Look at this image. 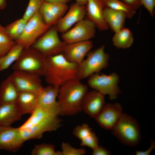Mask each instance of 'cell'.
<instances>
[{
	"mask_svg": "<svg viewBox=\"0 0 155 155\" xmlns=\"http://www.w3.org/2000/svg\"><path fill=\"white\" fill-rule=\"evenodd\" d=\"M88 89L86 85L77 79L61 86L57 96L60 109V115L72 116L82 111L83 101Z\"/></svg>",
	"mask_w": 155,
	"mask_h": 155,
	"instance_id": "6da1fadb",
	"label": "cell"
},
{
	"mask_svg": "<svg viewBox=\"0 0 155 155\" xmlns=\"http://www.w3.org/2000/svg\"><path fill=\"white\" fill-rule=\"evenodd\" d=\"M78 64L67 60L62 53L46 57L44 77L49 85L59 88L77 79Z\"/></svg>",
	"mask_w": 155,
	"mask_h": 155,
	"instance_id": "7a4b0ae2",
	"label": "cell"
},
{
	"mask_svg": "<svg viewBox=\"0 0 155 155\" xmlns=\"http://www.w3.org/2000/svg\"><path fill=\"white\" fill-rule=\"evenodd\" d=\"M113 134L122 144L134 147L141 139L139 124L133 117L123 113L119 121L111 130Z\"/></svg>",
	"mask_w": 155,
	"mask_h": 155,
	"instance_id": "3957f363",
	"label": "cell"
},
{
	"mask_svg": "<svg viewBox=\"0 0 155 155\" xmlns=\"http://www.w3.org/2000/svg\"><path fill=\"white\" fill-rule=\"evenodd\" d=\"M46 60V57L33 48H24L12 69L13 71H24L44 76Z\"/></svg>",
	"mask_w": 155,
	"mask_h": 155,
	"instance_id": "277c9868",
	"label": "cell"
},
{
	"mask_svg": "<svg viewBox=\"0 0 155 155\" xmlns=\"http://www.w3.org/2000/svg\"><path fill=\"white\" fill-rule=\"evenodd\" d=\"M105 46L90 51L87 57L78 64L77 79L80 80L89 77L106 68L109 65V55L105 52Z\"/></svg>",
	"mask_w": 155,
	"mask_h": 155,
	"instance_id": "5b68a950",
	"label": "cell"
},
{
	"mask_svg": "<svg viewBox=\"0 0 155 155\" xmlns=\"http://www.w3.org/2000/svg\"><path fill=\"white\" fill-rule=\"evenodd\" d=\"M55 25L50 27L30 47L47 57L62 53L66 43L61 41Z\"/></svg>",
	"mask_w": 155,
	"mask_h": 155,
	"instance_id": "8992f818",
	"label": "cell"
},
{
	"mask_svg": "<svg viewBox=\"0 0 155 155\" xmlns=\"http://www.w3.org/2000/svg\"><path fill=\"white\" fill-rule=\"evenodd\" d=\"M88 78L87 83L90 87L104 95H108L111 100L116 99L120 92L119 77L115 72L109 75L98 73Z\"/></svg>",
	"mask_w": 155,
	"mask_h": 155,
	"instance_id": "52a82bcc",
	"label": "cell"
},
{
	"mask_svg": "<svg viewBox=\"0 0 155 155\" xmlns=\"http://www.w3.org/2000/svg\"><path fill=\"white\" fill-rule=\"evenodd\" d=\"M50 27L45 23L39 11L27 21L22 34L16 42L25 48H29Z\"/></svg>",
	"mask_w": 155,
	"mask_h": 155,
	"instance_id": "ba28073f",
	"label": "cell"
},
{
	"mask_svg": "<svg viewBox=\"0 0 155 155\" xmlns=\"http://www.w3.org/2000/svg\"><path fill=\"white\" fill-rule=\"evenodd\" d=\"M96 28L92 21L85 18L72 28L62 33L61 36L67 44L89 40L94 37Z\"/></svg>",
	"mask_w": 155,
	"mask_h": 155,
	"instance_id": "9c48e42d",
	"label": "cell"
},
{
	"mask_svg": "<svg viewBox=\"0 0 155 155\" xmlns=\"http://www.w3.org/2000/svg\"><path fill=\"white\" fill-rule=\"evenodd\" d=\"M61 121L58 116L53 115L30 127L20 128L21 134L24 142L40 138L44 132L55 131L59 128L61 126Z\"/></svg>",
	"mask_w": 155,
	"mask_h": 155,
	"instance_id": "30bf717a",
	"label": "cell"
},
{
	"mask_svg": "<svg viewBox=\"0 0 155 155\" xmlns=\"http://www.w3.org/2000/svg\"><path fill=\"white\" fill-rule=\"evenodd\" d=\"M17 90L38 94L44 87L40 76L30 73L14 71L10 75Z\"/></svg>",
	"mask_w": 155,
	"mask_h": 155,
	"instance_id": "8fae6325",
	"label": "cell"
},
{
	"mask_svg": "<svg viewBox=\"0 0 155 155\" xmlns=\"http://www.w3.org/2000/svg\"><path fill=\"white\" fill-rule=\"evenodd\" d=\"M24 142L20 127L0 126V149L14 152Z\"/></svg>",
	"mask_w": 155,
	"mask_h": 155,
	"instance_id": "7c38bea8",
	"label": "cell"
},
{
	"mask_svg": "<svg viewBox=\"0 0 155 155\" xmlns=\"http://www.w3.org/2000/svg\"><path fill=\"white\" fill-rule=\"evenodd\" d=\"M123 113V108L119 103H108L105 104L95 119L101 127L106 130H111Z\"/></svg>",
	"mask_w": 155,
	"mask_h": 155,
	"instance_id": "4fadbf2b",
	"label": "cell"
},
{
	"mask_svg": "<svg viewBox=\"0 0 155 155\" xmlns=\"http://www.w3.org/2000/svg\"><path fill=\"white\" fill-rule=\"evenodd\" d=\"M86 7L76 2L71 4L65 14L55 24L58 32L63 33L85 17Z\"/></svg>",
	"mask_w": 155,
	"mask_h": 155,
	"instance_id": "5bb4252c",
	"label": "cell"
},
{
	"mask_svg": "<svg viewBox=\"0 0 155 155\" xmlns=\"http://www.w3.org/2000/svg\"><path fill=\"white\" fill-rule=\"evenodd\" d=\"M59 88L49 85L43 87L38 95L37 105L57 115H60V108L57 98Z\"/></svg>",
	"mask_w": 155,
	"mask_h": 155,
	"instance_id": "9a60e30c",
	"label": "cell"
},
{
	"mask_svg": "<svg viewBox=\"0 0 155 155\" xmlns=\"http://www.w3.org/2000/svg\"><path fill=\"white\" fill-rule=\"evenodd\" d=\"M93 46V42L90 40L67 44L62 54L69 61L79 64Z\"/></svg>",
	"mask_w": 155,
	"mask_h": 155,
	"instance_id": "2e32d148",
	"label": "cell"
},
{
	"mask_svg": "<svg viewBox=\"0 0 155 155\" xmlns=\"http://www.w3.org/2000/svg\"><path fill=\"white\" fill-rule=\"evenodd\" d=\"M69 7L67 4L53 3L43 1L39 12L46 25H55L65 14Z\"/></svg>",
	"mask_w": 155,
	"mask_h": 155,
	"instance_id": "e0dca14e",
	"label": "cell"
},
{
	"mask_svg": "<svg viewBox=\"0 0 155 155\" xmlns=\"http://www.w3.org/2000/svg\"><path fill=\"white\" fill-rule=\"evenodd\" d=\"M105 7L103 0H88L86 5L85 18L92 21L101 31L109 29L103 15V10Z\"/></svg>",
	"mask_w": 155,
	"mask_h": 155,
	"instance_id": "ac0fdd59",
	"label": "cell"
},
{
	"mask_svg": "<svg viewBox=\"0 0 155 155\" xmlns=\"http://www.w3.org/2000/svg\"><path fill=\"white\" fill-rule=\"evenodd\" d=\"M104 96L95 90L88 92L83 100L82 111L91 117L95 119L106 104Z\"/></svg>",
	"mask_w": 155,
	"mask_h": 155,
	"instance_id": "d6986e66",
	"label": "cell"
},
{
	"mask_svg": "<svg viewBox=\"0 0 155 155\" xmlns=\"http://www.w3.org/2000/svg\"><path fill=\"white\" fill-rule=\"evenodd\" d=\"M19 91L10 75L1 82L0 86V105L16 103Z\"/></svg>",
	"mask_w": 155,
	"mask_h": 155,
	"instance_id": "ffe728a7",
	"label": "cell"
},
{
	"mask_svg": "<svg viewBox=\"0 0 155 155\" xmlns=\"http://www.w3.org/2000/svg\"><path fill=\"white\" fill-rule=\"evenodd\" d=\"M22 115L16 103L0 105V126H11Z\"/></svg>",
	"mask_w": 155,
	"mask_h": 155,
	"instance_id": "44dd1931",
	"label": "cell"
},
{
	"mask_svg": "<svg viewBox=\"0 0 155 155\" xmlns=\"http://www.w3.org/2000/svg\"><path fill=\"white\" fill-rule=\"evenodd\" d=\"M104 19L109 28L115 33L124 27L126 18L125 13L123 11L105 7L103 10Z\"/></svg>",
	"mask_w": 155,
	"mask_h": 155,
	"instance_id": "7402d4cb",
	"label": "cell"
},
{
	"mask_svg": "<svg viewBox=\"0 0 155 155\" xmlns=\"http://www.w3.org/2000/svg\"><path fill=\"white\" fill-rule=\"evenodd\" d=\"M38 94L29 92L19 91L16 104L23 115L31 114L38 104Z\"/></svg>",
	"mask_w": 155,
	"mask_h": 155,
	"instance_id": "603a6c76",
	"label": "cell"
},
{
	"mask_svg": "<svg viewBox=\"0 0 155 155\" xmlns=\"http://www.w3.org/2000/svg\"><path fill=\"white\" fill-rule=\"evenodd\" d=\"M133 36L129 28L123 27L117 32L115 33L112 41L113 45L117 48L126 49L132 45Z\"/></svg>",
	"mask_w": 155,
	"mask_h": 155,
	"instance_id": "cb8c5ba5",
	"label": "cell"
},
{
	"mask_svg": "<svg viewBox=\"0 0 155 155\" xmlns=\"http://www.w3.org/2000/svg\"><path fill=\"white\" fill-rule=\"evenodd\" d=\"M24 48L16 43L3 57L0 58V71L7 69L18 59Z\"/></svg>",
	"mask_w": 155,
	"mask_h": 155,
	"instance_id": "d4e9b609",
	"label": "cell"
},
{
	"mask_svg": "<svg viewBox=\"0 0 155 155\" xmlns=\"http://www.w3.org/2000/svg\"><path fill=\"white\" fill-rule=\"evenodd\" d=\"M26 121L20 127L21 129L30 127L54 114L46 110L37 106Z\"/></svg>",
	"mask_w": 155,
	"mask_h": 155,
	"instance_id": "484cf974",
	"label": "cell"
},
{
	"mask_svg": "<svg viewBox=\"0 0 155 155\" xmlns=\"http://www.w3.org/2000/svg\"><path fill=\"white\" fill-rule=\"evenodd\" d=\"M27 22L22 18L17 19L4 27L5 31L9 37L16 42L22 34Z\"/></svg>",
	"mask_w": 155,
	"mask_h": 155,
	"instance_id": "4316f807",
	"label": "cell"
},
{
	"mask_svg": "<svg viewBox=\"0 0 155 155\" xmlns=\"http://www.w3.org/2000/svg\"><path fill=\"white\" fill-rule=\"evenodd\" d=\"M106 7L125 12L127 18H131L136 12V10L130 7L119 0H103Z\"/></svg>",
	"mask_w": 155,
	"mask_h": 155,
	"instance_id": "83f0119b",
	"label": "cell"
},
{
	"mask_svg": "<svg viewBox=\"0 0 155 155\" xmlns=\"http://www.w3.org/2000/svg\"><path fill=\"white\" fill-rule=\"evenodd\" d=\"M16 43L7 36L4 27L0 24V58L4 56Z\"/></svg>",
	"mask_w": 155,
	"mask_h": 155,
	"instance_id": "f1b7e54d",
	"label": "cell"
},
{
	"mask_svg": "<svg viewBox=\"0 0 155 155\" xmlns=\"http://www.w3.org/2000/svg\"><path fill=\"white\" fill-rule=\"evenodd\" d=\"M31 154L32 155H62L61 151L55 150L53 145L47 144L35 145Z\"/></svg>",
	"mask_w": 155,
	"mask_h": 155,
	"instance_id": "f546056e",
	"label": "cell"
},
{
	"mask_svg": "<svg viewBox=\"0 0 155 155\" xmlns=\"http://www.w3.org/2000/svg\"><path fill=\"white\" fill-rule=\"evenodd\" d=\"M43 0H30L22 17L28 21L40 10Z\"/></svg>",
	"mask_w": 155,
	"mask_h": 155,
	"instance_id": "4dcf8cb0",
	"label": "cell"
},
{
	"mask_svg": "<svg viewBox=\"0 0 155 155\" xmlns=\"http://www.w3.org/2000/svg\"><path fill=\"white\" fill-rule=\"evenodd\" d=\"M61 148L62 155H83L86 153L84 148H75L68 143L63 142Z\"/></svg>",
	"mask_w": 155,
	"mask_h": 155,
	"instance_id": "1f68e13d",
	"label": "cell"
},
{
	"mask_svg": "<svg viewBox=\"0 0 155 155\" xmlns=\"http://www.w3.org/2000/svg\"><path fill=\"white\" fill-rule=\"evenodd\" d=\"M92 129L86 124L78 125L73 129V133L74 135L81 140L89 135L92 131Z\"/></svg>",
	"mask_w": 155,
	"mask_h": 155,
	"instance_id": "d6a6232c",
	"label": "cell"
},
{
	"mask_svg": "<svg viewBox=\"0 0 155 155\" xmlns=\"http://www.w3.org/2000/svg\"><path fill=\"white\" fill-rule=\"evenodd\" d=\"M81 141V146H87L92 150L99 146L98 139L93 131L88 136Z\"/></svg>",
	"mask_w": 155,
	"mask_h": 155,
	"instance_id": "836d02e7",
	"label": "cell"
},
{
	"mask_svg": "<svg viewBox=\"0 0 155 155\" xmlns=\"http://www.w3.org/2000/svg\"><path fill=\"white\" fill-rule=\"evenodd\" d=\"M142 5L148 11L150 16L153 17L155 6V0H140Z\"/></svg>",
	"mask_w": 155,
	"mask_h": 155,
	"instance_id": "e575fe53",
	"label": "cell"
},
{
	"mask_svg": "<svg viewBox=\"0 0 155 155\" xmlns=\"http://www.w3.org/2000/svg\"><path fill=\"white\" fill-rule=\"evenodd\" d=\"M125 4L136 10L142 6L140 0H121Z\"/></svg>",
	"mask_w": 155,
	"mask_h": 155,
	"instance_id": "d590c367",
	"label": "cell"
},
{
	"mask_svg": "<svg viewBox=\"0 0 155 155\" xmlns=\"http://www.w3.org/2000/svg\"><path fill=\"white\" fill-rule=\"evenodd\" d=\"M92 154L93 155H110V151L105 148L98 146L93 150Z\"/></svg>",
	"mask_w": 155,
	"mask_h": 155,
	"instance_id": "8d00e7d4",
	"label": "cell"
},
{
	"mask_svg": "<svg viewBox=\"0 0 155 155\" xmlns=\"http://www.w3.org/2000/svg\"><path fill=\"white\" fill-rule=\"evenodd\" d=\"M155 148V142L153 140H151V144L149 148L144 151L137 150L135 152L136 155H149Z\"/></svg>",
	"mask_w": 155,
	"mask_h": 155,
	"instance_id": "74e56055",
	"label": "cell"
},
{
	"mask_svg": "<svg viewBox=\"0 0 155 155\" xmlns=\"http://www.w3.org/2000/svg\"><path fill=\"white\" fill-rule=\"evenodd\" d=\"M44 1L53 3L67 4L71 0H43Z\"/></svg>",
	"mask_w": 155,
	"mask_h": 155,
	"instance_id": "f35d334b",
	"label": "cell"
},
{
	"mask_svg": "<svg viewBox=\"0 0 155 155\" xmlns=\"http://www.w3.org/2000/svg\"><path fill=\"white\" fill-rule=\"evenodd\" d=\"M6 5V0H0V9H4Z\"/></svg>",
	"mask_w": 155,
	"mask_h": 155,
	"instance_id": "ab89813d",
	"label": "cell"
},
{
	"mask_svg": "<svg viewBox=\"0 0 155 155\" xmlns=\"http://www.w3.org/2000/svg\"><path fill=\"white\" fill-rule=\"evenodd\" d=\"M88 0H80L79 5L86 6Z\"/></svg>",
	"mask_w": 155,
	"mask_h": 155,
	"instance_id": "60d3db41",
	"label": "cell"
},
{
	"mask_svg": "<svg viewBox=\"0 0 155 155\" xmlns=\"http://www.w3.org/2000/svg\"><path fill=\"white\" fill-rule=\"evenodd\" d=\"M75 1H76L75 2L77 3L78 4H79L80 0H75Z\"/></svg>",
	"mask_w": 155,
	"mask_h": 155,
	"instance_id": "b9f144b4",
	"label": "cell"
}]
</instances>
